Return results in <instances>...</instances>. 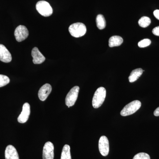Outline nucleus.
<instances>
[{"mask_svg":"<svg viewBox=\"0 0 159 159\" xmlns=\"http://www.w3.org/2000/svg\"><path fill=\"white\" fill-rule=\"evenodd\" d=\"M10 82V79L6 75L0 74V88L8 84Z\"/></svg>","mask_w":159,"mask_h":159,"instance_id":"obj_19","label":"nucleus"},{"mask_svg":"<svg viewBox=\"0 0 159 159\" xmlns=\"http://www.w3.org/2000/svg\"><path fill=\"white\" fill-rule=\"evenodd\" d=\"M99 148L102 156L106 157L108 155L109 152V143L108 139L105 136H102L99 139Z\"/></svg>","mask_w":159,"mask_h":159,"instance_id":"obj_7","label":"nucleus"},{"mask_svg":"<svg viewBox=\"0 0 159 159\" xmlns=\"http://www.w3.org/2000/svg\"><path fill=\"white\" fill-rule=\"evenodd\" d=\"M43 159H54V146L51 142H46L43 152Z\"/></svg>","mask_w":159,"mask_h":159,"instance_id":"obj_8","label":"nucleus"},{"mask_svg":"<svg viewBox=\"0 0 159 159\" xmlns=\"http://www.w3.org/2000/svg\"><path fill=\"white\" fill-rule=\"evenodd\" d=\"M123 40L121 36L115 35L112 36L109 40V46L111 48L118 47L121 45L123 43Z\"/></svg>","mask_w":159,"mask_h":159,"instance_id":"obj_14","label":"nucleus"},{"mask_svg":"<svg viewBox=\"0 0 159 159\" xmlns=\"http://www.w3.org/2000/svg\"><path fill=\"white\" fill-rule=\"evenodd\" d=\"M36 9L39 13L45 17L50 16L53 13V9L51 5L46 1L38 2L36 5Z\"/></svg>","mask_w":159,"mask_h":159,"instance_id":"obj_4","label":"nucleus"},{"mask_svg":"<svg viewBox=\"0 0 159 159\" xmlns=\"http://www.w3.org/2000/svg\"><path fill=\"white\" fill-rule=\"evenodd\" d=\"M69 31L70 34L73 37H82L86 32V27L85 25L82 23H74L69 27Z\"/></svg>","mask_w":159,"mask_h":159,"instance_id":"obj_2","label":"nucleus"},{"mask_svg":"<svg viewBox=\"0 0 159 159\" xmlns=\"http://www.w3.org/2000/svg\"><path fill=\"white\" fill-rule=\"evenodd\" d=\"M133 159H150V157L148 154L140 152L135 155Z\"/></svg>","mask_w":159,"mask_h":159,"instance_id":"obj_21","label":"nucleus"},{"mask_svg":"<svg viewBox=\"0 0 159 159\" xmlns=\"http://www.w3.org/2000/svg\"><path fill=\"white\" fill-rule=\"evenodd\" d=\"M30 106L28 102H26L23 105L22 111L18 118L17 120L19 123H25L29 119L30 115Z\"/></svg>","mask_w":159,"mask_h":159,"instance_id":"obj_9","label":"nucleus"},{"mask_svg":"<svg viewBox=\"0 0 159 159\" xmlns=\"http://www.w3.org/2000/svg\"><path fill=\"white\" fill-rule=\"evenodd\" d=\"M12 59L11 54L2 44H0V61L5 63L10 62Z\"/></svg>","mask_w":159,"mask_h":159,"instance_id":"obj_12","label":"nucleus"},{"mask_svg":"<svg viewBox=\"0 0 159 159\" xmlns=\"http://www.w3.org/2000/svg\"><path fill=\"white\" fill-rule=\"evenodd\" d=\"M106 97V90L104 88L99 87L97 89L94 93L92 104L94 108H98L102 105Z\"/></svg>","mask_w":159,"mask_h":159,"instance_id":"obj_1","label":"nucleus"},{"mask_svg":"<svg viewBox=\"0 0 159 159\" xmlns=\"http://www.w3.org/2000/svg\"><path fill=\"white\" fill-rule=\"evenodd\" d=\"M142 103L139 100H136L129 102L125 106L120 112L122 116H130L135 113L141 107Z\"/></svg>","mask_w":159,"mask_h":159,"instance_id":"obj_3","label":"nucleus"},{"mask_svg":"<svg viewBox=\"0 0 159 159\" xmlns=\"http://www.w3.org/2000/svg\"><path fill=\"white\" fill-rule=\"evenodd\" d=\"M151 41L150 39H145L140 41L138 43V46H139V48H144L145 47H148V46L150 45Z\"/></svg>","mask_w":159,"mask_h":159,"instance_id":"obj_20","label":"nucleus"},{"mask_svg":"<svg viewBox=\"0 0 159 159\" xmlns=\"http://www.w3.org/2000/svg\"><path fill=\"white\" fill-rule=\"evenodd\" d=\"M31 55L33 57V62L34 64H40L45 60V57L36 47L32 49Z\"/></svg>","mask_w":159,"mask_h":159,"instance_id":"obj_11","label":"nucleus"},{"mask_svg":"<svg viewBox=\"0 0 159 159\" xmlns=\"http://www.w3.org/2000/svg\"><path fill=\"white\" fill-rule=\"evenodd\" d=\"M61 159H72L70 153V147L68 145H65L62 148Z\"/></svg>","mask_w":159,"mask_h":159,"instance_id":"obj_17","label":"nucleus"},{"mask_svg":"<svg viewBox=\"0 0 159 159\" xmlns=\"http://www.w3.org/2000/svg\"><path fill=\"white\" fill-rule=\"evenodd\" d=\"M79 89V87L76 86L71 89L67 95L66 98V104L69 108L75 104L78 97Z\"/></svg>","mask_w":159,"mask_h":159,"instance_id":"obj_5","label":"nucleus"},{"mask_svg":"<svg viewBox=\"0 0 159 159\" xmlns=\"http://www.w3.org/2000/svg\"><path fill=\"white\" fill-rule=\"evenodd\" d=\"M153 14L157 19L159 20V10H156L154 11Z\"/></svg>","mask_w":159,"mask_h":159,"instance_id":"obj_23","label":"nucleus"},{"mask_svg":"<svg viewBox=\"0 0 159 159\" xmlns=\"http://www.w3.org/2000/svg\"><path fill=\"white\" fill-rule=\"evenodd\" d=\"M152 33L157 36H159V26L156 27L152 30Z\"/></svg>","mask_w":159,"mask_h":159,"instance_id":"obj_22","label":"nucleus"},{"mask_svg":"<svg viewBox=\"0 0 159 159\" xmlns=\"http://www.w3.org/2000/svg\"><path fill=\"white\" fill-rule=\"evenodd\" d=\"M96 23L97 28L100 30L104 29L106 26V22L102 15L99 14L97 15L96 18Z\"/></svg>","mask_w":159,"mask_h":159,"instance_id":"obj_16","label":"nucleus"},{"mask_svg":"<svg viewBox=\"0 0 159 159\" xmlns=\"http://www.w3.org/2000/svg\"><path fill=\"white\" fill-rule=\"evenodd\" d=\"M154 115L155 116H159V107H157L154 111Z\"/></svg>","mask_w":159,"mask_h":159,"instance_id":"obj_24","label":"nucleus"},{"mask_svg":"<svg viewBox=\"0 0 159 159\" xmlns=\"http://www.w3.org/2000/svg\"><path fill=\"white\" fill-rule=\"evenodd\" d=\"M29 35V31L25 26L19 25L15 30L14 35L16 39L18 42L25 40Z\"/></svg>","mask_w":159,"mask_h":159,"instance_id":"obj_6","label":"nucleus"},{"mask_svg":"<svg viewBox=\"0 0 159 159\" xmlns=\"http://www.w3.org/2000/svg\"><path fill=\"white\" fill-rule=\"evenodd\" d=\"M6 159H19L18 153L14 146L9 145L5 150Z\"/></svg>","mask_w":159,"mask_h":159,"instance_id":"obj_13","label":"nucleus"},{"mask_svg":"<svg viewBox=\"0 0 159 159\" xmlns=\"http://www.w3.org/2000/svg\"><path fill=\"white\" fill-rule=\"evenodd\" d=\"M139 24L140 27L142 28H146L151 24V20L147 16H143L139 20Z\"/></svg>","mask_w":159,"mask_h":159,"instance_id":"obj_18","label":"nucleus"},{"mask_svg":"<svg viewBox=\"0 0 159 159\" xmlns=\"http://www.w3.org/2000/svg\"><path fill=\"white\" fill-rule=\"evenodd\" d=\"M52 91V87L49 84H44L39 91L38 97L40 100L45 101Z\"/></svg>","mask_w":159,"mask_h":159,"instance_id":"obj_10","label":"nucleus"},{"mask_svg":"<svg viewBox=\"0 0 159 159\" xmlns=\"http://www.w3.org/2000/svg\"><path fill=\"white\" fill-rule=\"evenodd\" d=\"M143 72V70L141 68L133 70L130 73V76L129 77V82L133 83L136 81L139 77L142 75Z\"/></svg>","mask_w":159,"mask_h":159,"instance_id":"obj_15","label":"nucleus"}]
</instances>
